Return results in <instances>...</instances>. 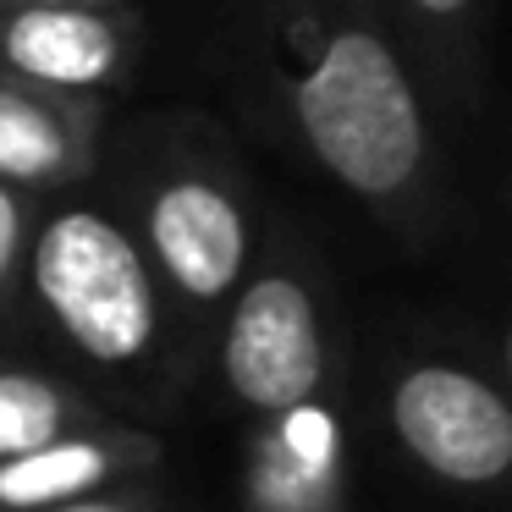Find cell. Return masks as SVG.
<instances>
[{
    "mask_svg": "<svg viewBox=\"0 0 512 512\" xmlns=\"http://www.w3.org/2000/svg\"><path fill=\"white\" fill-rule=\"evenodd\" d=\"M265 72L314 171L391 226H424L435 144L380 0H259Z\"/></svg>",
    "mask_w": 512,
    "mask_h": 512,
    "instance_id": "6da1fadb",
    "label": "cell"
},
{
    "mask_svg": "<svg viewBox=\"0 0 512 512\" xmlns=\"http://www.w3.org/2000/svg\"><path fill=\"white\" fill-rule=\"evenodd\" d=\"M28 292L50 331L100 369L133 375V369H155L166 353L177 309L144 237L111 210H94V204L45 210Z\"/></svg>",
    "mask_w": 512,
    "mask_h": 512,
    "instance_id": "7a4b0ae2",
    "label": "cell"
},
{
    "mask_svg": "<svg viewBox=\"0 0 512 512\" xmlns=\"http://www.w3.org/2000/svg\"><path fill=\"white\" fill-rule=\"evenodd\" d=\"M133 232L144 237L177 320L193 331H221L254 254L237 171L221 155L177 144L133 182Z\"/></svg>",
    "mask_w": 512,
    "mask_h": 512,
    "instance_id": "3957f363",
    "label": "cell"
},
{
    "mask_svg": "<svg viewBox=\"0 0 512 512\" xmlns=\"http://www.w3.org/2000/svg\"><path fill=\"white\" fill-rule=\"evenodd\" d=\"M215 358L226 397L254 419L314 402L331 375V336L314 281L281 254L265 270H248L243 292L215 331Z\"/></svg>",
    "mask_w": 512,
    "mask_h": 512,
    "instance_id": "277c9868",
    "label": "cell"
},
{
    "mask_svg": "<svg viewBox=\"0 0 512 512\" xmlns=\"http://www.w3.org/2000/svg\"><path fill=\"white\" fill-rule=\"evenodd\" d=\"M386 419L397 446L441 485L485 490L512 479V397L452 358H413L391 375Z\"/></svg>",
    "mask_w": 512,
    "mask_h": 512,
    "instance_id": "5b68a950",
    "label": "cell"
},
{
    "mask_svg": "<svg viewBox=\"0 0 512 512\" xmlns=\"http://www.w3.org/2000/svg\"><path fill=\"white\" fill-rule=\"evenodd\" d=\"M144 23L133 6H0V67L67 94H105L133 72Z\"/></svg>",
    "mask_w": 512,
    "mask_h": 512,
    "instance_id": "8992f818",
    "label": "cell"
},
{
    "mask_svg": "<svg viewBox=\"0 0 512 512\" xmlns=\"http://www.w3.org/2000/svg\"><path fill=\"white\" fill-rule=\"evenodd\" d=\"M100 94H67L0 67V182L34 193L78 188L94 171Z\"/></svg>",
    "mask_w": 512,
    "mask_h": 512,
    "instance_id": "52a82bcc",
    "label": "cell"
},
{
    "mask_svg": "<svg viewBox=\"0 0 512 512\" xmlns=\"http://www.w3.org/2000/svg\"><path fill=\"white\" fill-rule=\"evenodd\" d=\"M166 457V441L155 430H133V424H83V430L45 441L23 457L0 463V507L6 512H56L67 501L116 490L122 479H138Z\"/></svg>",
    "mask_w": 512,
    "mask_h": 512,
    "instance_id": "ba28073f",
    "label": "cell"
},
{
    "mask_svg": "<svg viewBox=\"0 0 512 512\" xmlns=\"http://www.w3.org/2000/svg\"><path fill=\"white\" fill-rule=\"evenodd\" d=\"M342 507V419L325 397L259 419L248 446V512Z\"/></svg>",
    "mask_w": 512,
    "mask_h": 512,
    "instance_id": "9c48e42d",
    "label": "cell"
},
{
    "mask_svg": "<svg viewBox=\"0 0 512 512\" xmlns=\"http://www.w3.org/2000/svg\"><path fill=\"white\" fill-rule=\"evenodd\" d=\"M419 45L430 83L452 105H474L479 61H485V0H391Z\"/></svg>",
    "mask_w": 512,
    "mask_h": 512,
    "instance_id": "30bf717a",
    "label": "cell"
},
{
    "mask_svg": "<svg viewBox=\"0 0 512 512\" xmlns=\"http://www.w3.org/2000/svg\"><path fill=\"white\" fill-rule=\"evenodd\" d=\"M105 413L83 397L78 386L56 375H39V369H6L0 364V463L6 457H23L45 441L83 430V424H100Z\"/></svg>",
    "mask_w": 512,
    "mask_h": 512,
    "instance_id": "8fae6325",
    "label": "cell"
},
{
    "mask_svg": "<svg viewBox=\"0 0 512 512\" xmlns=\"http://www.w3.org/2000/svg\"><path fill=\"white\" fill-rule=\"evenodd\" d=\"M39 204L34 188L0 182V320L12 314V303L23 298L28 270H34V243H39Z\"/></svg>",
    "mask_w": 512,
    "mask_h": 512,
    "instance_id": "7c38bea8",
    "label": "cell"
},
{
    "mask_svg": "<svg viewBox=\"0 0 512 512\" xmlns=\"http://www.w3.org/2000/svg\"><path fill=\"white\" fill-rule=\"evenodd\" d=\"M56 512H155L149 501L138 496H116V490H100V496H83V501H67V507Z\"/></svg>",
    "mask_w": 512,
    "mask_h": 512,
    "instance_id": "4fadbf2b",
    "label": "cell"
},
{
    "mask_svg": "<svg viewBox=\"0 0 512 512\" xmlns=\"http://www.w3.org/2000/svg\"><path fill=\"white\" fill-rule=\"evenodd\" d=\"M0 6H127V0H0Z\"/></svg>",
    "mask_w": 512,
    "mask_h": 512,
    "instance_id": "5bb4252c",
    "label": "cell"
},
{
    "mask_svg": "<svg viewBox=\"0 0 512 512\" xmlns=\"http://www.w3.org/2000/svg\"><path fill=\"white\" fill-rule=\"evenodd\" d=\"M501 364H507V380H512V325H507V336H501Z\"/></svg>",
    "mask_w": 512,
    "mask_h": 512,
    "instance_id": "9a60e30c",
    "label": "cell"
},
{
    "mask_svg": "<svg viewBox=\"0 0 512 512\" xmlns=\"http://www.w3.org/2000/svg\"><path fill=\"white\" fill-rule=\"evenodd\" d=\"M320 512H342V507H320Z\"/></svg>",
    "mask_w": 512,
    "mask_h": 512,
    "instance_id": "2e32d148",
    "label": "cell"
},
{
    "mask_svg": "<svg viewBox=\"0 0 512 512\" xmlns=\"http://www.w3.org/2000/svg\"><path fill=\"white\" fill-rule=\"evenodd\" d=\"M0 512H6V507H0Z\"/></svg>",
    "mask_w": 512,
    "mask_h": 512,
    "instance_id": "e0dca14e",
    "label": "cell"
}]
</instances>
